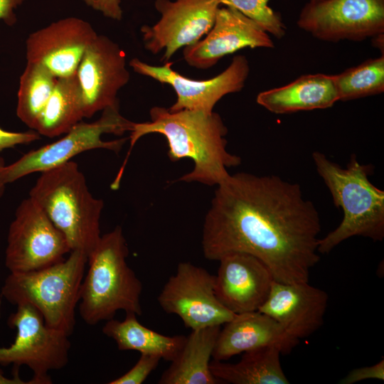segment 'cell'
Returning <instances> with one entry per match:
<instances>
[{
    "mask_svg": "<svg viewBox=\"0 0 384 384\" xmlns=\"http://www.w3.org/2000/svg\"><path fill=\"white\" fill-rule=\"evenodd\" d=\"M173 63L166 62L161 66H154L132 58L129 62L133 70L156 81L171 85L177 99L169 110H197L213 112L215 104L225 95L240 91L245 86L250 73L246 57L235 55L229 66L219 75L204 80L188 78L174 71Z\"/></svg>",
    "mask_w": 384,
    "mask_h": 384,
    "instance_id": "cell-13",
    "label": "cell"
},
{
    "mask_svg": "<svg viewBox=\"0 0 384 384\" xmlns=\"http://www.w3.org/2000/svg\"><path fill=\"white\" fill-rule=\"evenodd\" d=\"M338 99L348 101L384 91V55L333 75Z\"/></svg>",
    "mask_w": 384,
    "mask_h": 384,
    "instance_id": "cell-26",
    "label": "cell"
},
{
    "mask_svg": "<svg viewBox=\"0 0 384 384\" xmlns=\"http://www.w3.org/2000/svg\"><path fill=\"white\" fill-rule=\"evenodd\" d=\"M16 329L14 341L0 348V364L28 366L33 373L30 384H50L48 372L60 370L68 362L69 336L48 326L41 314L29 304H20L8 318Z\"/></svg>",
    "mask_w": 384,
    "mask_h": 384,
    "instance_id": "cell-8",
    "label": "cell"
},
{
    "mask_svg": "<svg viewBox=\"0 0 384 384\" xmlns=\"http://www.w3.org/2000/svg\"><path fill=\"white\" fill-rule=\"evenodd\" d=\"M127 244L120 226L101 235L87 256L80 287L79 312L89 325L114 318L119 310L142 315V284L127 262Z\"/></svg>",
    "mask_w": 384,
    "mask_h": 384,
    "instance_id": "cell-3",
    "label": "cell"
},
{
    "mask_svg": "<svg viewBox=\"0 0 384 384\" xmlns=\"http://www.w3.org/2000/svg\"><path fill=\"white\" fill-rule=\"evenodd\" d=\"M24 0H0V20L8 26H13L16 21L14 9Z\"/></svg>",
    "mask_w": 384,
    "mask_h": 384,
    "instance_id": "cell-32",
    "label": "cell"
},
{
    "mask_svg": "<svg viewBox=\"0 0 384 384\" xmlns=\"http://www.w3.org/2000/svg\"><path fill=\"white\" fill-rule=\"evenodd\" d=\"M134 122L119 112V103L102 110L100 117L92 122L80 121L60 139L31 150L15 162L6 165L4 178L6 183L35 172H43L71 161L86 151L102 149L119 152L127 138L104 141L105 134L122 135L131 132Z\"/></svg>",
    "mask_w": 384,
    "mask_h": 384,
    "instance_id": "cell-7",
    "label": "cell"
},
{
    "mask_svg": "<svg viewBox=\"0 0 384 384\" xmlns=\"http://www.w3.org/2000/svg\"><path fill=\"white\" fill-rule=\"evenodd\" d=\"M196 43L184 47L185 61L191 67L208 69L225 55L249 47L272 48L269 34L233 7L218 8L214 23Z\"/></svg>",
    "mask_w": 384,
    "mask_h": 384,
    "instance_id": "cell-16",
    "label": "cell"
},
{
    "mask_svg": "<svg viewBox=\"0 0 384 384\" xmlns=\"http://www.w3.org/2000/svg\"><path fill=\"white\" fill-rule=\"evenodd\" d=\"M367 379L384 380V359L369 366H364L351 370L340 383L353 384Z\"/></svg>",
    "mask_w": 384,
    "mask_h": 384,
    "instance_id": "cell-29",
    "label": "cell"
},
{
    "mask_svg": "<svg viewBox=\"0 0 384 384\" xmlns=\"http://www.w3.org/2000/svg\"><path fill=\"white\" fill-rule=\"evenodd\" d=\"M337 101L333 75L321 73L302 75L284 86L261 92L256 98L274 114L326 109Z\"/></svg>",
    "mask_w": 384,
    "mask_h": 384,
    "instance_id": "cell-20",
    "label": "cell"
},
{
    "mask_svg": "<svg viewBox=\"0 0 384 384\" xmlns=\"http://www.w3.org/2000/svg\"><path fill=\"white\" fill-rule=\"evenodd\" d=\"M218 261L214 284L218 301L236 314L258 311L274 281L267 266L244 252L229 253Z\"/></svg>",
    "mask_w": 384,
    "mask_h": 384,
    "instance_id": "cell-17",
    "label": "cell"
},
{
    "mask_svg": "<svg viewBox=\"0 0 384 384\" xmlns=\"http://www.w3.org/2000/svg\"><path fill=\"white\" fill-rule=\"evenodd\" d=\"M83 118L82 93L76 73L58 78L34 130L40 135L55 137L68 132Z\"/></svg>",
    "mask_w": 384,
    "mask_h": 384,
    "instance_id": "cell-24",
    "label": "cell"
},
{
    "mask_svg": "<svg viewBox=\"0 0 384 384\" xmlns=\"http://www.w3.org/2000/svg\"><path fill=\"white\" fill-rule=\"evenodd\" d=\"M328 299L325 291L309 282L282 283L274 280L258 311L273 319L299 343L322 326Z\"/></svg>",
    "mask_w": 384,
    "mask_h": 384,
    "instance_id": "cell-18",
    "label": "cell"
},
{
    "mask_svg": "<svg viewBox=\"0 0 384 384\" xmlns=\"http://www.w3.org/2000/svg\"><path fill=\"white\" fill-rule=\"evenodd\" d=\"M312 159L319 175L329 188L334 205L343 217L339 225L319 238V253H328L353 236L373 241L384 238V191L369 180L370 166L361 164L353 154L346 168L329 159L320 151Z\"/></svg>",
    "mask_w": 384,
    "mask_h": 384,
    "instance_id": "cell-4",
    "label": "cell"
},
{
    "mask_svg": "<svg viewBox=\"0 0 384 384\" xmlns=\"http://www.w3.org/2000/svg\"><path fill=\"white\" fill-rule=\"evenodd\" d=\"M282 351L272 345L244 352L235 363L213 360L210 370L219 381L233 384H289L280 362Z\"/></svg>",
    "mask_w": 384,
    "mask_h": 384,
    "instance_id": "cell-22",
    "label": "cell"
},
{
    "mask_svg": "<svg viewBox=\"0 0 384 384\" xmlns=\"http://www.w3.org/2000/svg\"><path fill=\"white\" fill-rule=\"evenodd\" d=\"M71 251L64 235L31 198L23 200L9 225L5 265L10 272L43 269Z\"/></svg>",
    "mask_w": 384,
    "mask_h": 384,
    "instance_id": "cell-9",
    "label": "cell"
},
{
    "mask_svg": "<svg viewBox=\"0 0 384 384\" xmlns=\"http://www.w3.org/2000/svg\"><path fill=\"white\" fill-rule=\"evenodd\" d=\"M29 197L64 235L71 251L92 252L101 237L104 203L92 195L77 163L69 161L41 172Z\"/></svg>",
    "mask_w": 384,
    "mask_h": 384,
    "instance_id": "cell-5",
    "label": "cell"
},
{
    "mask_svg": "<svg viewBox=\"0 0 384 384\" xmlns=\"http://www.w3.org/2000/svg\"><path fill=\"white\" fill-rule=\"evenodd\" d=\"M270 0H220V4L231 6L257 23L267 33L280 39L285 36L286 26L281 16L268 6Z\"/></svg>",
    "mask_w": 384,
    "mask_h": 384,
    "instance_id": "cell-27",
    "label": "cell"
},
{
    "mask_svg": "<svg viewBox=\"0 0 384 384\" xmlns=\"http://www.w3.org/2000/svg\"><path fill=\"white\" fill-rule=\"evenodd\" d=\"M224 325L212 355L215 361L272 345L279 346L282 354L289 353L298 344L277 321L259 311L238 314Z\"/></svg>",
    "mask_w": 384,
    "mask_h": 384,
    "instance_id": "cell-19",
    "label": "cell"
},
{
    "mask_svg": "<svg viewBox=\"0 0 384 384\" xmlns=\"http://www.w3.org/2000/svg\"><path fill=\"white\" fill-rule=\"evenodd\" d=\"M102 332L112 338L121 351L134 350L172 361L183 348L186 336H166L140 324L134 313H126L123 321L110 319Z\"/></svg>",
    "mask_w": 384,
    "mask_h": 384,
    "instance_id": "cell-23",
    "label": "cell"
},
{
    "mask_svg": "<svg viewBox=\"0 0 384 384\" xmlns=\"http://www.w3.org/2000/svg\"><path fill=\"white\" fill-rule=\"evenodd\" d=\"M40 139V134L36 131L16 132L6 131L0 127V151L16 146L33 142Z\"/></svg>",
    "mask_w": 384,
    "mask_h": 384,
    "instance_id": "cell-30",
    "label": "cell"
},
{
    "mask_svg": "<svg viewBox=\"0 0 384 384\" xmlns=\"http://www.w3.org/2000/svg\"><path fill=\"white\" fill-rule=\"evenodd\" d=\"M220 5V0H156L160 19L141 28L145 49L154 55L164 51L161 61H169L179 48L209 31Z\"/></svg>",
    "mask_w": 384,
    "mask_h": 384,
    "instance_id": "cell-12",
    "label": "cell"
},
{
    "mask_svg": "<svg viewBox=\"0 0 384 384\" xmlns=\"http://www.w3.org/2000/svg\"><path fill=\"white\" fill-rule=\"evenodd\" d=\"M57 80L44 65L27 62L20 77L16 114L29 128L35 129Z\"/></svg>",
    "mask_w": 384,
    "mask_h": 384,
    "instance_id": "cell-25",
    "label": "cell"
},
{
    "mask_svg": "<svg viewBox=\"0 0 384 384\" xmlns=\"http://www.w3.org/2000/svg\"><path fill=\"white\" fill-rule=\"evenodd\" d=\"M87 263L83 252L72 250L68 257L49 267L10 272L1 296L16 306H32L48 326L70 336L75 325V309Z\"/></svg>",
    "mask_w": 384,
    "mask_h": 384,
    "instance_id": "cell-6",
    "label": "cell"
},
{
    "mask_svg": "<svg viewBox=\"0 0 384 384\" xmlns=\"http://www.w3.org/2000/svg\"><path fill=\"white\" fill-rule=\"evenodd\" d=\"M298 26L324 41H361L384 34V0H309Z\"/></svg>",
    "mask_w": 384,
    "mask_h": 384,
    "instance_id": "cell-10",
    "label": "cell"
},
{
    "mask_svg": "<svg viewBox=\"0 0 384 384\" xmlns=\"http://www.w3.org/2000/svg\"><path fill=\"white\" fill-rule=\"evenodd\" d=\"M93 9L100 11L105 16L119 21L122 17L120 0H83Z\"/></svg>",
    "mask_w": 384,
    "mask_h": 384,
    "instance_id": "cell-31",
    "label": "cell"
},
{
    "mask_svg": "<svg viewBox=\"0 0 384 384\" xmlns=\"http://www.w3.org/2000/svg\"><path fill=\"white\" fill-rule=\"evenodd\" d=\"M29 382H26L22 380L19 375L18 371L15 373L12 378H8L4 375L2 369L0 368V384H28Z\"/></svg>",
    "mask_w": 384,
    "mask_h": 384,
    "instance_id": "cell-33",
    "label": "cell"
},
{
    "mask_svg": "<svg viewBox=\"0 0 384 384\" xmlns=\"http://www.w3.org/2000/svg\"><path fill=\"white\" fill-rule=\"evenodd\" d=\"M161 358L157 356L141 353L134 364L126 373L110 381L109 384H142L156 369Z\"/></svg>",
    "mask_w": 384,
    "mask_h": 384,
    "instance_id": "cell-28",
    "label": "cell"
},
{
    "mask_svg": "<svg viewBox=\"0 0 384 384\" xmlns=\"http://www.w3.org/2000/svg\"><path fill=\"white\" fill-rule=\"evenodd\" d=\"M81 90L84 117L119 103V90L127 85L130 74L126 54L105 36L97 35L87 47L76 71Z\"/></svg>",
    "mask_w": 384,
    "mask_h": 384,
    "instance_id": "cell-14",
    "label": "cell"
},
{
    "mask_svg": "<svg viewBox=\"0 0 384 384\" xmlns=\"http://www.w3.org/2000/svg\"><path fill=\"white\" fill-rule=\"evenodd\" d=\"M320 232L319 213L299 184L242 172L217 186L201 245L208 260L247 253L264 262L275 281L305 282L320 260Z\"/></svg>",
    "mask_w": 384,
    "mask_h": 384,
    "instance_id": "cell-1",
    "label": "cell"
},
{
    "mask_svg": "<svg viewBox=\"0 0 384 384\" xmlns=\"http://www.w3.org/2000/svg\"><path fill=\"white\" fill-rule=\"evenodd\" d=\"M214 284L215 275L191 262H181L163 287L158 303L166 313L178 316L191 330L221 326L236 314L218 301Z\"/></svg>",
    "mask_w": 384,
    "mask_h": 384,
    "instance_id": "cell-11",
    "label": "cell"
},
{
    "mask_svg": "<svg viewBox=\"0 0 384 384\" xmlns=\"http://www.w3.org/2000/svg\"><path fill=\"white\" fill-rule=\"evenodd\" d=\"M149 114V122H134L129 137L131 148L144 135L164 136L171 161L188 158L194 164L193 169L180 181L218 186L230 175L227 168L240 164V158L226 149L228 129L218 113L197 110L173 112L156 106Z\"/></svg>",
    "mask_w": 384,
    "mask_h": 384,
    "instance_id": "cell-2",
    "label": "cell"
},
{
    "mask_svg": "<svg viewBox=\"0 0 384 384\" xmlns=\"http://www.w3.org/2000/svg\"><path fill=\"white\" fill-rule=\"evenodd\" d=\"M220 326L192 330L185 343L162 373L159 384H216L210 370V358Z\"/></svg>",
    "mask_w": 384,
    "mask_h": 384,
    "instance_id": "cell-21",
    "label": "cell"
},
{
    "mask_svg": "<svg viewBox=\"0 0 384 384\" xmlns=\"http://www.w3.org/2000/svg\"><path fill=\"white\" fill-rule=\"evenodd\" d=\"M6 166L5 161L2 157H0V198L3 196L6 185L7 184L4 178V170Z\"/></svg>",
    "mask_w": 384,
    "mask_h": 384,
    "instance_id": "cell-34",
    "label": "cell"
},
{
    "mask_svg": "<svg viewBox=\"0 0 384 384\" xmlns=\"http://www.w3.org/2000/svg\"><path fill=\"white\" fill-rule=\"evenodd\" d=\"M97 36L92 26L82 19L58 20L28 36L26 41L27 62L44 65L57 78L73 75Z\"/></svg>",
    "mask_w": 384,
    "mask_h": 384,
    "instance_id": "cell-15",
    "label": "cell"
}]
</instances>
